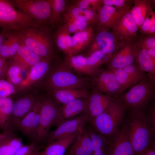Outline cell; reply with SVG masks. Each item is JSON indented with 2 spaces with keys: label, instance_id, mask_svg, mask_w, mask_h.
I'll list each match as a JSON object with an SVG mask.
<instances>
[{
  "label": "cell",
  "instance_id": "cell-1",
  "mask_svg": "<svg viewBox=\"0 0 155 155\" xmlns=\"http://www.w3.org/2000/svg\"><path fill=\"white\" fill-rule=\"evenodd\" d=\"M126 110L118 98L111 97L106 110L89 122L92 128L108 140L119 133L124 121Z\"/></svg>",
  "mask_w": 155,
  "mask_h": 155
},
{
  "label": "cell",
  "instance_id": "cell-2",
  "mask_svg": "<svg viewBox=\"0 0 155 155\" xmlns=\"http://www.w3.org/2000/svg\"><path fill=\"white\" fill-rule=\"evenodd\" d=\"M127 120L130 141L135 155H139L155 143V129L146 119L143 112H129Z\"/></svg>",
  "mask_w": 155,
  "mask_h": 155
},
{
  "label": "cell",
  "instance_id": "cell-3",
  "mask_svg": "<svg viewBox=\"0 0 155 155\" xmlns=\"http://www.w3.org/2000/svg\"><path fill=\"white\" fill-rule=\"evenodd\" d=\"M22 42L42 58L52 55L53 43L49 31L44 25L35 24L17 30Z\"/></svg>",
  "mask_w": 155,
  "mask_h": 155
},
{
  "label": "cell",
  "instance_id": "cell-4",
  "mask_svg": "<svg viewBox=\"0 0 155 155\" xmlns=\"http://www.w3.org/2000/svg\"><path fill=\"white\" fill-rule=\"evenodd\" d=\"M155 79L148 75L128 91L116 97L129 112H143L155 95Z\"/></svg>",
  "mask_w": 155,
  "mask_h": 155
},
{
  "label": "cell",
  "instance_id": "cell-5",
  "mask_svg": "<svg viewBox=\"0 0 155 155\" xmlns=\"http://www.w3.org/2000/svg\"><path fill=\"white\" fill-rule=\"evenodd\" d=\"M65 62L57 66L50 74L47 85L53 90L84 88L88 84V79L73 72Z\"/></svg>",
  "mask_w": 155,
  "mask_h": 155
},
{
  "label": "cell",
  "instance_id": "cell-6",
  "mask_svg": "<svg viewBox=\"0 0 155 155\" xmlns=\"http://www.w3.org/2000/svg\"><path fill=\"white\" fill-rule=\"evenodd\" d=\"M14 4L22 12L39 24H51V8L48 0H15Z\"/></svg>",
  "mask_w": 155,
  "mask_h": 155
},
{
  "label": "cell",
  "instance_id": "cell-7",
  "mask_svg": "<svg viewBox=\"0 0 155 155\" xmlns=\"http://www.w3.org/2000/svg\"><path fill=\"white\" fill-rule=\"evenodd\" d=\"M94 30L93 37L87 47V56L97 51L113 55L125 43L118 40L110 30L97 27Z\"/></svg>",
  "mask_w": 155,
  "mask_h": 155
},
{
  "label": "cell",
  "instance_id": "cell-8",
  "mask_svg": "<svg viewBox=\"0 0 155 155\" xmlns=\"http://www.w3.org/2000/svg\"><path fill=\"white\" fill-rule=\"evenodd\" d=\"M35 24H38L16 10L9 1L0 0V26L18 30Z\"/></svg>",
  "mask_w": 155,
  "mask_h": 155
},
{
  "label": "cell",
  "instance_id": "cell-9",
  "mask_svg": "<svg viewBox=\"0 0 155 155\" xmlns=\"http://www.w3.org/2000/svg\"><path fill=\"white\" fill-rule=\"evenodd\" d=\"M94 89L111 97L116 98L124 92L114 73L98 68L90 76Z\"/></svg>",
  "mask_w": 155,
  "mask_h": 155
},
{
  "label": "cell",
  "instance_id": "cell-10",
  "mask_svg": "<svg viewBox=\"0 0 155 155\" xmlns=\"http://www.w3.org/2000/svg\"><path fill=\"white\" fill-rule=\"evenodd\" d=\"M59 107L54 101L45 99L41 101L39 125L34 140L36 143L44 142L57 117Z\"/></svg>",
  "mask_w": 155,
  "mask_h": 155
},
{
  "label": "cell",
  "instance_id": "cell-11",
  "mask_svg": "<svg viewBox=\"0 0 155 155\" xmlns=\"http://www.w3.org/2000/svg\"><path fill=\"white\" fill-rule=\"evenodd\" d=\"M139 29L130 10L123 13L110 30L118 41L134 42L137 37Z\"/></svg>",
  "mask_w": 155,
  "mask_h": 155
},
{
  "label": "cell",
  "instance_id": "cell-12",
  "mask_svg": "<svg viewBox=\"0 0 155 155\" xmlns=\"http://www.w3.org/2000/svg\"><path fill=\"white\" fill-rule=\"evenodd\" d=\"M108 141L106 155H135L129 136L127 120L124 121L119 133Z\"/></svg>",
  "mask_w": 155,
  "mask_h": 155
},
{
  "label": "cell",
  "instance_id": "cell-13",
  "mask_svg": "<svg viewBox=\"0 0 155 155\" xmlns=\"http://www.w3.org/2000/svg\"><path fill=\"white\" fill-rule=\"evenodd\" d=\"M139 47L134 42H127L112 55L107 63V69L123 68L134 62L137 56Z\"/></svg>",
  "mask_w": 155,
  "mask_h": 155
},
{
  "label": "cell",
  "instance_id": "cell-14",
  "mask_svg": "<svg viewBox=\"0 0 155 155\" xmlns=\"http://www.w3.org/2000/svg\"><path fill=\"white\" fill-rule=\"evenodd\" d=\"M88 122V118L84 113L59 125L54 130L50 131L44 142L46 145L61 137L71 134L84 127Z\"/></svg>",
  "mask_w": 155,
  "mask_h": 155
},
{
  "label": "cell",
  "instance_id": "cell-15",
  "mask_svg": "<svg viewBox=\"0 0 155 155\" xmlns=\"http://www.w3.org/2000/svg\"><path fill=\"white\" fill-rule=\"evenodd\" d=\"M41 101H36L33 108L15 126L23 134L34 139L38 128Z\"/></svg>",
  "mask_w": 155,
  "mask_h": 155
},
{
  "label": "cell",
  "instance_id": "cell-16",
  "mask_svg": "<svg viewBox=\"0 0 155 155\" xmlns=\"http://www.w3.org/2000/svg\"><path fill=\"white\" fill-rule=\"evenodd\" d=\"M130 9L102 5L97 12L94 25L96 27L111 30L120 17Z\"/></svg>",
  "mask_w": 155,
  "mask_h": 155
},
{
  "label": "cell",
  "instance_id": "cell-17",
  "mask_svg": "<svg viewBox=\"0 0 155 155\" xmlns=\"http://www.w3.org/2000/svg\"><path fill=\"white\" fill-rule=\"evenodd\" d=\"M87 98L76 99L62 104L59 107L58 115L54 125L57 127L79 115L85 113Z\"/></svg>",
  "mask_w": 155,
  "mask_h": 155
},
{
  "label": "cell",
  "instance_id": "cell-18",
  "mask_svg": "<svg viewBox=\"0 0 155 155\" xmlns=\"http://www.w3.org/2000/svg\"><path fill=\"white\" fill-rule=\"evenodd\" d=\"M111 97L94 89L87 98L85 113L88 122L102 113L107 108Z\"/></svg>",
  "mask_w": 155,
  "mask_h": 155
},
{
  "label": "cell",
  "instance_id": "cell-19",
  "mask_svg": "<svg viewBox=\"0 0 155 155\" xmlns=\"http://www.w3.org/2000/svg\"><path fill=\"white\" fill-rule=\"evenodd\" d=\"M92 153L91 140L84 126L70 144L65 155H92Z\"/></svg>",
  "mask_w": 155,
  "mask_h": 155
},
{
  "label": "cell",
  "instance_id": "cell-20",
  "mask_svg": "<svg viewBox=\"0 0 155 155\" xmlns=\"http://www.w3.org/2000/svg\"><path fill=\"white\" fill-rule=\"evenodd\" d=\"M36 102L30 97H24L13 103L9 125H16L33 108Z\"/></svg>",
  "mask_w": 155,
  "mask_h": 155
},
{
  "label": "cell",
  "instance_id": "cell-21",
  "mask_svg": "<svg viewBox=\"0 0 155 155\" xmlns=\"http://www.w3.org/2000/svg\"><path fill=\"white\" fill-rule=\"evenodd\" d=\"M82 129L47 145L44 150L39 152L38 155H65L67 149Z\"/></svg>",
  "mask_w": 155,
  "mask_h": 155
},
{
  "label": "cell",
  "instance_id": "cell-22",
  "mask_svg": "<svg viewBox=\"0 0 155 155\" xmlns=\"http://www.w3.org/2000/svg\"><path fill=\"white\" fill-rule=\"evenodd\" d=\"M21 42L18 30L6 32L1 47L0 57L5 59L16 54Z\"/></svg>",
  "mask_w": 155,
  "mask_h": 155
},
{
  "label": "cell",
  "instance_id": "cell-23",
  "mask_svg": "<svg viewBox=\"0 0 155 155\" xmlns=\"http://www.w3.org/2000/svg\"><path fill=\"white\" fill-rule=\"evenodd\" d=\"M133 5L130 11L139 29L148 16L153 12L152 1L133 0Z\"/></svg>",
  "mask_w": 155,
  "mask_h": 155
},
{
  "label": "cell",
  "instance_id": "cell-24",
  "mask_svg": "<svg viewBox=\"0 0 155 155\" xmlns=\"http://www.w3.org/2000/svg\"><path fill=\"white\" fill-rule=\"evenodd\" d=\"M54 101L57 103L65 104L80 98H88L90 94L84 88L70 89L52 91Z\"/></svg>",
  "mask_w": 155,
  "mask_h": 155
},
{
  "label": "cell",
  "instance_id": "cell-25",
  "mask_svg": "<svg viewBox=\"0 0 155 155\" xmlns=\"http://www.w3.org/2000/svg\"><path fill=\"white\" fill-rule=\"evenodd\" d=\"M94 25L92 24L85 29L76 32L72 37L73 55L82 52L87 47L94 35Z\"/></svg>",
  "mask_w": 155,
  "mask_h": 155
},
{
  "label": "cell",
  "instance_id": "cell-26",
  "mask_svg": "<svg viewBox=\"0 0 155 155\" xmlns=\"http://www.w3.org/2000/svg\"><path fill=\"white\" fill-rule=\"evenodd\" d=\"M87 57L82 55L66 56L65 62L72 70L80 74L90 76L94 71L88 66L87 63Z\"/></svg>",
  "mask_w": 155,
  "mask_h": 155
},
{
  "label": "cell",
  "instance_id": "cell-27",
  "mask_svg": "<svg viewBox=\"0 0 155 155\" xmlns=\"http://www.w3.org/2000/svg\"><path fill=\"white\" fill-rule=\"evenodd\" d=\"M54 40L57 46L66 56L73 55L72 37L63 25L58 28L55 33Z\"/></svg>",
  "mask_w": 155,
  "mask_h": 155
},
{
  "label": "cell",
  "instance_id": "cell-28",
  "mask_svg": "<svg viewBox=\"0 0 155 155\" xmlns=\"http://www.w3.org/2000/svg\"><path fill=\"white\" fill-rule=\"evenodd\" d=\"M42 58L28 48L21 41L14 59L15 62L27 66H33L42 60Z\"/></svg>",
  "mask_w": 155,
  "mask_h": 155
},
{
  "label": "cell",
  "instance_id": "cell-29",
  "mask_svg": "<svg viewBox=\"0 0 155 155\" xmlns=\"http://www.w3.org/2000/svg\"><path fill=\"white\" fill-rule=\"evenodd\" d=\"M49 68V64L47 59H42L32 66L22 84L26 86L40 79L47 73Z\"/></svg>",
  "mask_w": 155,
  "mask_h": 155
},
{
  "label": "cell",
  "instance_id": "cell-30",
  "mask_svg": "<svg viewBox=\"0 0 155 155\" xmlns=\"http://www.w3.org/2000/svg\"><path fill=\"white\" fill-rule=\"evenodd\" d=\"M135 60L136 63L142 70L148 72L149 77L155 79V59L149 55L148 50L139 47Z\"/></svg>",
  "mask_w": 155,
  "mask_h": 155
},
{
  "label": "cell",
  "instance_id": "cell-31",
  "mask_svg": "<svg viewBox=\"0 0 155 155\" xmlns=\"http://www.w3.org/2000/svg\"><path fill=\"white\" fill-rule=\"evenodd\" d=\"M92 143V155H106L108 141L92 127H86Z\"/></svg>",
  "mask_w": 155,
  "mask_h": 155
},
{
  "label": "cell",
  "instance_id": "cell-32",
  "mask_svg": "<svg viewBox=\"0 0 155 155\" xmlns=\"http://www.w3.org/2000/svg\"><path fill=\"white\" fill-rule=\"evenodd\" d=\"M63 14L92 24H94L97 17V13L93 11L76 7L72 5H66Z\"/></svg>",
  "mask_w": 155,
  "mask_h": 155
},
{
  "label": "cell",
  "instance_id": "cell-33",
  "mask_svg": "<svg viewBox=\"0 0 155 155\" xmlns=\"http://www.w3.org/2000/svg\"><path fill=\"white\" fill-rule=\"evenodd\" d=\"M64 24L63 25L65 29L70 34L85 29L91 24L63 14Z\"/></svg>",
  "mask_w": 155,
  "mask_h": 155
},
{
  "label": "cell",
  "instance_id": "cell-34",
  "mask_svg": "<svg viewBox=\"0 0 155 155\" xmlns=\"http://www.w3.org/2000/svg\"><path fill=\"white\" fill-rule=\"evenodd\" d=\"M112 55L105 53L100 51H94L87 56V64L91 69L95 71L100 66L107 63L111 59Z\"/></svg>",
  "mask_w": 155,
  "mask_h": 155
},
{
  "label": "cell",
  "instance_id": "cell-35",
  "mask_svg": "<svg viewBox=\"0 0 155 155\" xmlns=\"http://www.w3.org/2000/svg\"><path fill=\"white\" fill-rule=\"evenodd\" d=\"M13 102L8 97L0 98V122L1 125L9 126Z\"/></svg>",
  "mask_w": 155,
  "mask_h": 155
},
{
  "label": "cell",
  "instance_id": "cell-36",
  "mask_svg": "<svg viewBox=\"0 0 155 155\" xmlns=\"http://www.w3.org/2000/svg\"><path fill=\"white\" fill-rule=\"evenodd\" d=\"M50 5L51 17L52 25L59 23L61 15L63 13L66 6V1L64 0H48Z\"/></svg>",
  "mask_w": 155,
  "mask_h": 155
},
{
  "label": "cell",
  "instance_id": "cell-37",
  "mask_svg": "<svg viewBox=\"0 0 155 155\" xmlns=\"http://www.w3.org/2000/svg\"><path fill=\"white\" fill-rule=\"evenodd\" d=\"M24 66L15 62L7 68L5 75L8 81L13 85H17L21 82L20 73Z\"/></svg>",
  "mask_w": 155,
  "mask_h": 155
},
{
  "label": "cell",
  "instance_id": "cell-38",
  "mask_svg": "<svg viewBox=\"0 0 155 155\" xmlns=\"http://www.w3.org/2000/svg\"><path fill=\"white\" fill-rule=\"evenodd\" d=\"M115 75L117 79L123 92L130 86L135 84L123 68L111 70Z\"/></svg>",
  "mask_w": 155,
  "mask_h": 155
},
{
  "label": "cell",
  "instance_id": "cell-39",
  "mask_svg": "<svg viewBox=\"0 0 155 155\" xmlns=\"http://www.w3.org/2000/svg\"><path fill=\"white\" fill-rule=\"evenodd\" d=\"M135 84L145 78L147 76L145 72L142 70L136 63L123 68Z\"/></svg>",
  "mask_w": 155,
  "mask_h": 155
},
{
  "label": "cell",
  "instance_id": "cell-40",
  "mask_svg": "<svg viewBox=\"0 0 155 155\" xmlns=\"http://www.w3.org/2000/svg\"><path fill=\"white\" fill-rule=\"evenodd\" d=\"M134 42L139 48L148 50L155 47V35L138 34L137 37Z\"/></svg>",
  "mask_w": 155,
  "mask_h": 155
},
{
  "label": "cell",
  "instance_id": "cell-41",
  "mask_svg": "<svg viewBox=\"0 0 155 155\" xmlns=\"http://www.w3.org/2000/svg\"><path fill=\"white\" fill-rule=\"evenodd\" d=\"M103 0H77L72 5L81 8L89 10L97 13Z\"/></svg>",
  "mask_w": 155,
  "mask_h": 155
},
{
  "label": "cell",
  "instance_id": "cell-42",
  "mask_svg": "<svg viewBox=\"0 0 155 155\" xmlns=\"http://www.w3.org/2000/svg\"><path fill=\"white\" fill-rule=\"evenodd\" d=\"M14 85L8 81L0 80V98L8 97L14 92Z\"/></svg>",
  "mask_w": 155,
  "mask_h": 155
},
{
  "label": "cell",
  "instance_id": "cell-43",
  "mask_svg": "<svg viewBox=\"0 0 155 155\" xmlns=\"http://www.w3.org/2000/svg\"><path fill=\"white\" fill-rule=\"evenodd\" d=\"M133 0H103L102 5L115 7L126 8L130 9Z\"/></svg>",
  "mask_w": 155,
  "mask_h": 155
},
{
  "label": "cell",
  "instance_id": "cell-44",
  "mask_svg": "<svg viewBox=\"0 0 155 155\" xmlns=\"http://www.w3.org/2000/svg\"><path fill=\"white\" fill-rule=\"evenodd\" d=\"M6 141L7 144L15 154L24 145L21 138L13 136L10 133L7 138Z\"/></svg>",
  "mask_w": 155,
  "mask_h": 155
},
{
  "label": "cell",
  "instance_id": "cell-45",
  "mask_svg": "<svg viewBox=\"0 0 155 155\" xmlns=\"http://www.w3.org/2000/svg\"><path fill=\"white\" fill-rule=\"evenodd\" d=\"M155 20V13L154 11L150 13L145 20L139 30L138 34H146L153 22Z\"/></svg>",
  "mask_w": 155,
  "mask_h": 155
},
{
  "label": "cell",
  "instance_id": "cell-46",
  "mask_svg": "<svg viewBox=\"0 0 155 155\" xmlns=\"http://www.w3.org/2000/svg\"><path fill=\"white\" fill-rule=\"evenodd\" d=\"M38 148L37 143L33 142L29 144L24 145L15 155H32Z\"/></svg>",
  "mask_w": 155,
  "mask_h": 155
},
{
  "label": "cell",
  "instance_id": "cell-47",
  "mask_svg": "<svg viewBox=\"0 0 155 155\" xmlns=\"http://www.w3.org/2000/svg\"><path fill=\"white\" fill-rule=\"evenodd\" d=\"M144 115L152 127L155 129V107L154 104L147 111L146 109L143 112Z\"/></svg>",
  "mask_w": 155,
  "mask_h": 155
},
{
  "label": "cell",
  "instance_id": "cell-48",
  "mask_svg": "<svg viewBox=\"0 0 155 155\" xmlns=\"http://www.w3.org/2000/svg\"><path fill=\"white\" fill-rule=\"evenodd\" d=\"M7 138L0 146V155H15L14 151L7 144Z\"/></svg>",
  "mask_w": 155,
  "mask_h": 155
},
{
  "label": "cell",
  "instance_id": "cell-49",
  "mask_svg": "<svg viewBox=\"0 0 155 155\" xmlns=\"http://www.w3.org/2000/svg\"><path fill=\"white\" fill-rule=\"evenodd\" d=\"M7 66L4 59L0 57V78L5 74Z\"/></svg>",
  "mask_w": 155,
  "mask_h": 155
},
{
  "label": "cell",
  "instance_id": "cell-50",
  "mask_svg": "<svg viewBox=\"0 0 155 155\" xmlns=\"http://www.w3.org/2000/svg\"><path fill=\"white\" fill-rule=\"evenodd\" d=\"M155 143L147 150L139 155H155Z\"/></svg>",
  "mask_w": 155,
  "mask_h": 155
},
{
  "label": "cell",
  "instance_id": "cell-51",
  "mask_svg": "<svg viewBox=\"0 0 155 155\" xmlns=\"http://www.w3.org/2000/svg\"><path fill=\"white\" fill-rule=\"evenodd\" d=\"M9 133H0V146L6 139Z\"/></svg>",
  "mask_w": 155,
  "mask_h": 155
},
{
  "label": "cell",
  "instance_id": "cell-52",
  "mask_svg": "<svg viewBox=\"0 0 155 155\" xmlns=\"http://www.w3.org/2000/svg\"><path fill=\"white\" fill-rule=\"evenodd\" d=\"M148 52L149 55L155 59V47L148 50Z\"/></svg>",
  "mask_w": 155,
  "mask_h": 155
},
{
  "label": "cell",
  "instance_id": "cell-53",
  "mask_svg": "<svg viewBox=\"0 0 155 155\" xmlns=\"http://www.w3.org/2000/svg\"><path fill=\"white\" fill-rule=\"evenodd\" d=\"M6 33V32L0 33V53L1 47Z\"/></svg>",
  "mask_w": 155,
  "mask_h": 155
},
{
  "label": "cell",
  "instance_id": "cell-54",
  "mask_svg": "<svg viewBox=\"0 0 155 155\" xmlns=\"http://www.w3.org/2000/svg\"><path fill=\"white\" fill-rule=\"evenodd\" d=\"M42 147V146L38 147L36 151L32 155H38L39 150Z\"/></svg>",
  "mask_w": 155,
  "mask_h": 155
},
{
  "label": "cell",
  "instance_id": "cell-55",
  "mask_svg": "<svg viewBox=\"0 0 155 155\" xmlns=\"http://www.w3.org/2000/svg\"><path fill=\"white\" fill-rule=\"evenodd\" d=\"M0 125H1V124L0 122Z\"/></svg>",
  "mask_w": 155,
  "mask_h": 155
}]
</instances>
